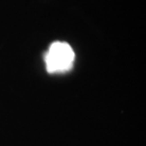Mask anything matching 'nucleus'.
<instances>
[{
	"label": "nucleus",
	"instance_id": "obj_1",
	"mask_svg": "<svg viewBox=\"0 0 146 146\" xmlns=\"http://www.w3.org/2000/svg\"><path fill=\"white\" fill-rule=\"evenodd\" d=\"M75 53L66 42H54L49 46L45 56L46 70L48 73L69 70L74 63Z\"/></svg>",
	"mask_w": 146,
	"mask_h": 146
}]
</instances>
